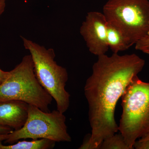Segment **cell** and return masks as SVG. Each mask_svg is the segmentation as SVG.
<instances>
[{"instance_id": "7a4b0ae2", "label": "cell", "mask_w": 149, "mask_h": 149, "mask_svg": "<svg viewBox=\"0 0 149 149\" xmlns=\"http://www.w3.org/2000/svg\"><path fill=\"white\" fill-rule=\"evenodd\" d=\"M122 113L118 130L129 149L149 133V82L133 78L121 97Z\"/></svg>"}, {"instance_id": "9a60e30c", "label": "cell", "mask_w": 149, "mask_h": 149, "mask_svg": "<svg viewBox=\"0 0 149 149\" xmlns=\"http://www.w3.org/2000/svg\"><path fill=\"white\" fill-rule=\"evenodd\" d=\"M9 133L5 131L0 130V142L5 141L8 139Z\"/></svg>"}, {"instance_id": "5bb4252c", "label": "cell", "mask_w": 149, "mask_h": 149, "mask_svg": "<svg viewBox=\"0 0 149 149\" xmlns=\"http://www.w3.org/2000/svg\"><path fill=\"white\" fill-rule=\"evenodd\" d=\"M9 72L3 71L0 69V85L2 84L8 76Z\"/></svg>"}, {"instance_id": "e0dca14e", "label": "cell", "mask_w": 149, "mask_h": 149, "mask_svg": "<svg viewBox=\"0 0 149 149\" xmlns=\"http://www.w3.org/2000/svg\"><path fill=\"white\" fill-rule=\"evenodd\" d=\"M0 130L5 131V132L8 133H10L12 131H13L12 128H10V127L2 125H0Z\"/></svg>"}, {"instance_id": "8992f818", "label": "cell", "mask_w": 149, "mask_h": 149, "mask_svg": "<svg viewBox=\"0 0 149 149\" xmlns=\"http://www.w3.org/2000/svg\"><path fill=\"white\" fill-rule=\"evenodd\" d=\"M47 139L56 142H71L68 132L66 117L58 110L43 111L29 104L28 117L22 128L9 134L5 143H15L21 139Z\"/></svg>"}, {"instance_id": "7c38bea8", "label": "cell", "mask_w": 149, "mask_h": 149, "mask_svg": "<svg viewBox=\"0 0 149 149\" xmlns=\"http://www.w3.org/2000/svg\"><path fill=\"white\" fill-rule=\"evenodd\" d=\"M135 49L149 55V35L137 42L135 44Z\"/></svg>"}, {"instance_id": "52a82bcc", "label": "cell", "mask_w": 149, "mask_h": 149, "mask_svg": "<svg viewBox=\"0 0 149 149\" xmlns=\"http://www.w3.org/2000/svg\"><path fill=\"white\" fill-rule=\"evenodd\" d=\"M107 22L103 13L97 11L88 13L80 27V32L90 52L98 56L108 51L107 41Z\"/></svg>"}, {"instance_id": "2e32d148", "label": "cell", "mask_w": 149, "mask_h": 149, "mask_svg": "<svg viewBox=\"0 0 149 149\" xmlns=\"http://www.w3.org/2000/svg\"><path fill=\"white\" fill-rule=\"evenodd\" d=\"M5 8V0H0V17L4 11Z\"/></svg>"}, {"instance_id": "3957f363", "label": "cell", "mask_w": 149, "mask_h": 149, "mask_svg": "<svg viewBox=\"0 0 149 149\" xmlns=\"http://www.w3.org/2000/svg\"><path fill=\"white\" fill-rule=\"evenodd\" d=\"M53 99L37 79L30 54L24 56L19 64L9 71L8 76L0 85V102L21 101L49 112Z\"/></svg>"}, {"instance_id": "30bf717a", "label": "cell", "mask_w": 149, "mask_h": 149, "mask_svg": "<svg viewBox=\"0 0 149 149\" xmlns=\"http://www.w3.org/2000/svg\"><path fill=\"white\" fill-rule=\"evenodd\" d=\"M56 143L47 139L17 141L16 143L9 145H3L0 142V149H50L54 148Z\"/></svg>"}, {"instance_id": "ac0fdd59", "label": "cell", "mask_w": 149, "mask_h": 149, "mask_svg": "<svg viewBox=\"0 0 149 149\" xmlns=\"http://www.w3.org/2000/svg\"><path fill=\"white\" fill-rule=\"evenodd\" d=\"M5 1H6V0H5Z\"/></svg>"}, {"instance_id": "ba28073f", "label": "cell", "mask_w": 149, "mask_h": 149, "mask_svg": "<svg viewBox=\"0 0 149 149\" xmlns=\"http://www.w3.org/2000/svg\"><path fill=\"white\" fill-rule=\"evenodd\" d=\"M29 104L18 100L0 102V125L17 130L23 127L28 117Z\"/></svg>"}, {"instance_id": "6da1fadb", "label": "cell", "mask_w": 149, "mask_h": 149, "mask_svg": "<svg viewBox=\"0 0 149 149\" xmlns=\"http://www.w3.org/2000/svg\"><path fill=\"white\" fill-rule=\"evenodd\" d=\"M145 65V61L135 54L98 56L84 87L94 149H100L105 139L118 131L114 116L117 102Z\"/></svg>"}, {"instance_id": "5b68a950", "label": "cell", "mask_w": 149, "mask_h": 149, "mask_svg": "<svg viewBox=\"0 0 149 149\" xmlns=\"http://www.w3.org/2000/svg\"><path fill=\"white\" fill-rule=\"evenodd\" d=\"M103 10L107 23L131 45L149 35L148 0H108Z\"/></svg>"}, {"instance_id": "8fae6325", "label": "cell", "mask_w": 149, "mask_h": 149, "mask_svg": "<svg viewBox=\"0 0 149 149\" xmlns=\"http://www.w3.org/2000/svg\"><path fill=\"white\" fill-rule=\"evenodd\" d=\"M100 149H129L125 143L122 134L114 135L105 139L103 141Z\"/></svg>"}, {"instance_id": "9c48e42d", "label": "cell", "mask_w": 149, "mask_h": 149, "mask_svg": "<svg viewBox=\"0 0 149 149\" xmlns=\"http://www.w3.org/2000/svg\"><path fill=\"white\" fill-rule=\"evenodd\" d=\"M107 41L109 48L113 53L118 54L119 52L126 50L132 46L120 31L108 23Z\"/></svg>"}, {"instance_id": "4fadbf2b", "label": "cell", "mask_w": 149, "mask_h": 149, "mask_svg": "<svg viewBox=\"0 0 149 149\" xmlns=\"http://www.w3.org/2000/svg\"><path fill=\"white\" fill-rule=\"evenodd\" d=\"M133 148L136 149H149V133L142 136L139 141H136Z\"/></svg>"}, {"instance_id": "277c9868", "label": "cell", "mask_w": 149, "mask_h": 149, "mask_svg": "<svg viewBox=\"0 0 149 149\" xmlns=\"http://www.w3.org/2000/svg\"><path fill=\"white\" fill-rule=\"evenodd\" d=\"M23 45L32 56L35 74L39 83L55 101L57 110L64 113L68 109L70 95L65 89L68 80L66 68L58 65L52 49L22 37Z\"/></svg>"}]
</instances>
